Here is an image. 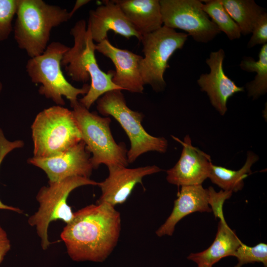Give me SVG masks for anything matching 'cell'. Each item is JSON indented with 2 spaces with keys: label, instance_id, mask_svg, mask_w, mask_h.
Segmentation results:
<instances>
[{
  "label": "cell",
  "instance_id": "18",
  "mask_svg": "<svg viewBox=\"0 0 267 267\" xmlns=\"http://www.w3.org/2000/svg\"><path fill=\"white\" fill-rule=\"evenodd\" d=\"M141 36L163 26L159 0H114Z\"/></svg>",
  "mask_w": 267,
  "mask_h": 267
},
{
  "label": "cell",
  "instance_id": "4",
  "mask_svg": "<svg viewBox=\"0 0 267 267\" xmlns=\"http://www.w3.org/2000/svg\"><path fill=\"white\" fill-rule=\"evenodd\" d=\"M70 105L83 140L91 154L93 169H97L101 164L107 167H127L128 150L123 142L117 143L115 140L110 129V118L90 112L78 100Z\"/></svg>",
  "mask_w": 267,
  "mask_h": 267
},
{
  "label": "cell",
  "instance_id": "28",
  "mask_svg": "<svg viewBox=\"0 0 267 267\" xmlns=\"http://www.w3.org/2000/svg\"><path fill=\"white\" fill-rule=\"evenodd\" d=\"M11 249L10 241L6 231L0 225V264Z\"/></svg>",
  "mask_w": 267,
  "mask_h": 267
},
{
  "label": "cell",
  "instance_id": "25",
  "mask_svg": "<svg viewBox=\"0 0 267 267\" xmlns=\"http://www.w3.org/2000/svg\"><path fill=\"white\" fill-rule=\"evenodd\" d=\"M18 0H0V42L6 40L12 31Z\"/></svg>",
  "mask_w": 267,
  "mask_h": 267
},
{
  "label": "cell",
  "instance_id": "7",
  "mask_svg": "<svg viewBox=\"0 0 267 267\" xmlns=\"http://www.w3.org/2000/svg\"><path fill=\"white\" fill-rule=\"evenodd\" d=\"M96 102L98 112L105 117H113L126 133L131 144L127 153L129 163L149 151L161 153L167 151V140L164 137L152 136L145 131L141 124L143 114L128 106L122 90L108 91Z\"/></svg>",
  "mask_w": 267,
  "mask_h": 267
},
{
  "label": "cell",
  "instance_id": "13",
  "mask_svg": "<svg viewBox=\"0 0 267 267\" xmlns=\"http://www.w3.org/2000/svg\"><path fill=\"white\" fill-rule=\"evenodd\" d=\"M173 138L182 145L180 158L175 165L167 171L166 179L178 186L201 185L209 178L212 162L210 156L192 145L189 135L182 141Z\"/></svg>",
  "mask_w": 267,
  "mask_h": 267
},
{
  "label": "cell",
  "instance_id": "21",
  "mask_svg": "<svg viewBox=\"0 0 267 267\" xmlns=\"http://www.w3.org/2000/svg\"><path fill=\"white\" fill-rule=\"evenodd\" d=\"M238 25L241 34L247 35L265 11L253 0H219Z\"/></svg>",
  "mask_w": 267,
  "mask_h": 267
},
{
  "label": "cell",
  "instance_id": "20",
  "mask_svg": "<svg viewBox=\"0 0 267 267\" xmlns=\"http://www.w3.org/2000/svg\"><path fill=\"white\" fill-rule=\"evenodd\" d=\"M258 159L257 155L252 151H248L244 165L237 171L212 164L208 178L223 191L237 192L243 188L244 179L251 174V167Z\"/></svg>",
  "mask_w": 267,
  "mask_h": 267
},
{
  "label": "cell",
  "instance_id": "11",
  "mask_svg": "<svg viewBox=\"0 0 267 267\" xmlns=\"http://www.w3.org/2000/svg\"><path fill=\"white\" fill-rule=\"evenodd\" d=\"M90 158L82 140L59 154L46 158L33 156L28 162L44 171L48 182H57L72 177L89 178L93 169Z\"/></svg>",
  "mask_w": 267,
  "mask_h": 267
},
{
  "label": "cell",
  "instance_id": "6",
  "mask_svg": "<svg viewBox=\"0 0 267 267\" xmlns=\"http://www.w3.org/2000/svg\"><path fill=\"white\" fill-rule=\"evenodd\" d=\"M69 48L60 42H52L42 54L30 58L26 66L32 82L41 84L39 93L62 106L65 104L63 97L72 103L78 100L79 95L86 94L89 89L88 84L76 88L64 76L61 61Z\"/></svg>",
  "mask_w": 267,
  "mask_h": 267
},
{
  "label": "cell",
  "instance_id": "29",
  "mask_svg": "<svg viewBox=\"0 0 267 267\" xmlns=\"http://www.w3.org/2000/svg\"><path fill=\"white\" fill-rule=\"evenodd\" d=\"M90 1L89 0H76L74 7L72 10L69 12L71 17L74 15L76 11L78 10L80 7L83 5L86 4Z\"/></svg>",
  "mask_w": 267,
  "mask_h": 267
},
{
  "label": "cell",
  "instance_id": "23",
  "mask_svg": "<svg viewBox=\"0 0 267 267\" xmlns=\"http://www.w3.org/2000/svg\"><path fill=\"white\" fill-rule=\"evenodd\" d=\"M203 9L212 19L220 32H223L229 40L238 39L241 37L240 29L219 0H202Z\"/></svg>",
  "mask_w": 267,
  "mask_h": 267
},
{
  "label": "cell",
  "instance_id": "5",
  "mask_svg": "<svg viewBox=\"0 0 267 267\" xmlns=\"http://www.w3.org/2000/svg\"><path fill=\"white\" fill-rule=\"evenodd\" d=\"M31 128L35 157L55 155L83 140L72 111L62 106L39 112Z\"/></svg>",
  "mask_w": 267,
  "mask_h": 267
},
{
  "label": "cell",
  "instance_id": "8",
  "mask_svg": "<svg viewBox=\"0 0 267 267\" xmlns=\"http://www.w3.org/2000/svg\"><path fill=\"white\" fill-rule=\"evenodd\" d=\"M98 184V182L90 178L72 177L57 182H48V186L40 188L36 196L39 207L29 218L28 222L35 227L43 250H46L50 245L48 237L50 222L59 220L67 224L74 218V213L67 203L70 193L82 186Z\"/></svg>",
  "mask_w": 267,
  "mask_h": 267
},
{
  "label": "cell",
  "instance_id": "31",
  "mask_svg": "<svg viewBox=\"0 0 267 267\" xmlns=\"http://www.w3.org/2000/svg\"><path fill=\"white\" fill-rule=\"evenodd\" d=\"M2 84L1 82L0 81V93L2 90Z\"/></svg>",
  "mask_w": 267,
  "mask_h": 267
},
{
  "label": "cell",
  "instance_id": "26",
  "mask_svg": "<svg viewBox=\"0 0 267 267\" xmlns=\"http://www.w3.org/2000/svg\"><path fill=\"white\" fill-rule=\"evenodd\" d=\"M24 142L21 140L10 141L4 135L2 130L0 128V168L6 155L12 150L23 147ZM0 210H8L18 214H22L20 209L6 205L0 200Z\"/></svg>",
  "mask_w": 267,
  "mask_h": 267
},
{
  "label": "cell",
  "instance_id": "3",
  "mask_svg": "<svg viewBox=\"0 0 267 267\" xmlns=\"http://www.w3.org/2000/svg\"><path fill=\"white\" fill-rule=\"evenodd\" d=\"M14 39L30 58L45 50L52 28L71 19L69 12L43 0H18Z\"/></svg>",
  "mask_w": 267,
  "mask_h": 267
},
{
  "label": "cell",
  "instance_id": "9",
  "mask_svg": "<svg viewBox=\"0 0 267 267\" xmlns=\"http://www.w3.org/2000/svg\"><path fill=\"white\" fill-rule=\"evenodd\" d=\"M186 33L163 26L158 30L141 36L139 41L144 54L140 71L143 82L160 92L165 89L166 83L164 74L169 67L168 61L178 49H181L187 40Z\"/></svg>",
  "mask_w": 267,
  "mask_h": 267
},
{
  "label": "cell",
  "instance_id": "14",
  "mask_svg": "<svg viewBox=\"0 0 267 267\" xmlns=\"http://www.w3.org/2000/svg\"><path fill=\"white\" fill-rule=\"evenodd\" d=\"M108 177L98 182L101 194L96 203H105L113 207L125 202L137 183L142 184L143 178L157 173L162 169L156 165L127 168L110 166Z\"/></svg>",
  "mask_w": 267,
  "mask_h": 267
},
{
  "label": "cell",
  "instance_id": "16",
  "mask_svg": "<svg viewBox=\"0 0 267 267\" xmlns=\"http://www.w3.org/2000/svg\"><path fill=\"white\" fill-rule=\"evenodd\" d=\"M102 1L103 4L89 11L87 27L93 41L98 44L107 39V33L110 31L127 39L135 37L140 41L141 36L114 0Z\"/></svg>",
  "mask_w": 267,
  "mask_h": 267
},
{
  "label": "cell",
  "instance_id": "15",
  "mask_svg": "<svg viewBox=\"0 0 267 267\" xmlns=\"http://www.w3.org/2000/svg\"><path fill=\"white\" fill-rule=\"evenodd\" d=\"M95 50L110 59L115 67L112 82L122 90L142 93L144 90L140 71L143 56L115 47L105 39L95 44Z\"/></svg>",
  "mask_w": 267,
  "mask_h": 267
},
{
  "label": "cell",
  "instance_id": "12",
  "mask_svg": "<svg viewBox=\"0 0 267 267\" xmlns=\"http://www.w3.org/2000/svg\"><path fill=\"white\" fill-rule=\"evenodd\" d=\"M224 57L223 49L211 52L206 59L210 71L202 74L197 81L201 90L207 93L211 104L221 115L227 111L228 99L244 90L243 87L238 86L225 74L223 68Z\"/></svg>",
  "mask_w": 267,
  "mask_h": 267
},
{
  "label": "cell",
  "instance_id": "10",
  "mask_svg": "<svg viewBox=\"0 0 267 267\" xmlns=\"http://www.w3.org/2000/svg\"><path fill=\"white\" fill-rule=\"evenodd\" d=\"M163 26L183 30L198 43L212 41L221 32L199 0H159Z\"/></svg>",
  "mask_w": 267,
  "mask_h": 267
},
{
  "label": "cell",
  "instance_id": "1",
  "mask_svg": "<svg viewBox=\"0 0 267 267\" xmlns=\"http://www.w3.org/2000/svg\"><path fill=\"white\" fill-rule=\"evenodd\" d=\"M121 229L120 213L114 207L100 203L75 212L60 237L73 261L102 263L116 246Z\"/></svg>",
  "mask_w": 267,
  "mask_h": 267
},
{
  "label": "cell",
  "instance_id": "17",
  "mask_svg": "<svg viewBox=\"0 0 267 267\" xmlns=\"http://www.w3.org/2000/svg\"><path fill=\"white\" fill-rule=\"evenodd\" d=\"M174 201L172 212L165 222L156 231L159 237L172 236L177 223L186 216L195 212H211V195L202 184L181 186Z\"/></svg>",
  "mask_w": 267,
  "mask_h": 267
},
{
  "label": "cell",
  "instance_id": "24",
  "mask_svg": "<svg viewBox=\"0 0 267 267\" xmlns=\"http://www.w3.org/2000/svg\"><path fill=\"white\" fill-rule=\"evenodd\" d=\"M232 256L237 258V263L234 267H242L248 263H262L267 267V244L260 243L250 247L243 243L238 247Z\"/></svg>",
  "mask_w": 267,
  "mask_h": 267
},
{
  "label": "cell",
  "instance_id": "30",
  "mask_svg": "<svg viewBox=\"0 0 267 267\" xmlns=\"http://www.w3.org/2000/svg\"><path fill=\"white\" fill-rule=\"evenodd\" d=\"M198 267H212V266L205 265H198Z\"/></svg>",
  "mask_w": 267,
  "mask_h": 267
},
{
  "label": "cell",
  "instance_id": "27",
  "mask_svg": "<svg viewBox=\"0 0 267 267\" xmlns=\"http://www.w3.org/2000/svg\"><path fill=\"white\" fill-rule=\"evenodd\" d=\"M252 35L249 40L247 47L267 44V13L265 11L260 16L252 31Z\"/></svg>",
  "mask_w": 267,
  "mask_h": 267
},
{
  "label": "cell",
  "instance_id": "2",
  "mask_svg": "<svg viewBox=\"0 0 267 267\" xmlns=\"http://www.w3.org/2000/svg\"><path fill=\"white\" fill-rule=\"evenodd\" d=\"M74 45L64 54L61 65L67 75L77 82L90 81L88 93L79 102L89 109L103 94L108 91L122 89L112 82L114 71L107 73L99 67L95 55V44L86 22L80 20L71 29Z\"/></svg>",
  "mask_w": 267,
  "mask_h": 267
},
{
  "label": "cell",
  "instance_id": "22",
  "mask_svg": "<svg viewBox=\"0 0 267 267\" xmlns=\"http://www.w3.org/2000/svg\"><path fill=\"white\" fill-rule=\"evenodd\" d=\"M248 72H256L254 79L246 85L248 96L256 99L267 92V44L262 45L259 53V60L245 56L239 65Z\"/></svg>",
  "mask_w": 267,
  "mask_h": 267
},
{
  "label": "cell",
  "instance_id": "19",
  "mask_svg": "<svg viewBox=\"0 0 267 267\" xmlns=\"http://www.w3.org/2000/svg\"><path fill=\"white\" fill-rule=\"evenodd\" d=\"M220 221L217 233L213 243L207 249L199 253H190L187 258L197 265L213 266L223 258L232 256L242 243L234 230L226 223L223 214L218 217Z\"/></svg>",
  "mask_w": 267,
  "mask_h": 267
}]
</instances>
